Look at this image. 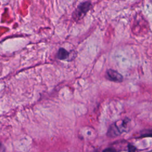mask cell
<instances>
[{
  "instance_id": "52a82bcc",
  "label": "cell",
  "mask_w": 152,
  "mask_h": 152,
  "mask_svg": "<svg viewBox=\"0 0 152 152\" xmlns=\"http://www.w3.org/2000/svg\"><path fill=\"white\" fill-rule=\"evenodd\" d=\"M5 150V148L4 145L0 143V152H4Z\"/></svg>"
},
{
  "instance_id": "8992f818",
  "label": "cell",
  "mask_w": 152,
  "mask_h": 152,
  "mask_svg": "<svg viewBox=\"0 0 152 152\" xmlns=\"http://www.w3.org/2000/svg\"><path fill=\"white\" fill-rule=\"evenodd\" d=\"M128 150H129V152H135V148L133 145H128Z\"/></svg>"
},
{
  "instance_id": "3957f363",
  "label": "cell",
  "mask_w": 152,
  "mask_h": 152,
  "mask_svg": "<svg viewBox=\"0 0 152 152\" xmlns=\"http://www.w3.org/2000/svg\"><path fill=\"white\" fill-rule=\"evenodd\" d=\"M121 132L122 131L120 129L119 126H118L116 124H113L109 127L107 134L109 137H114L119 135Z\"/></svg>"
},
{
  "instance_id": "277c9868",
  "label": "cell",
  "mask_w": 152,
  "mask_h": 152,
  "mask_svg": "<svg viewBox=\"0 0 152 152\" xmlns=\"http://www.w3.org/2000/svg\"><path fill=\"white\" fill-rule=\"evenodd\" d=\"M71 52L63 48H60L56 53V58L59 60H65L69 58Z\"/></svg>"
},
{
  "instance_id": "6da1fadb",
  "label": "cell",
  "mask_w": 152,
  "mask_h": 152,
  "mask_svg": "<svg viewBox=\"0 0 152 152\" xmlns=\"http://www.w3.org/2000/svg\"><path fill=\"white\" fill-rule=\"evenodd\" d=\"M91 7L92 4L90 1H84L79 4L72 13V18L73 20L77 23L83 20Z\"/></svg>"
},
{
  "instance_id": "5b68a950",
  "label": "cell",
  "mask_w": 152,
  "mask_h": 152,
  "mask_svg": "<svg viewBox=\"0 0 152 152\" xmlns=\"http://www.w3.org/2000/svg\"><path fill=\"white\" fill-rule=\"evenodd\" d=\"M103 152H117L116 150L113 148H107L103 151Z\"/></svg>"
},
{
  "instance_id": "7a4b0ae2",
  "label": "cell",
  "mask_w": 152,
  "mask_h": 152,
  "mask_svg": "<svg viewBox=\"0 0 152 152\" xmlns=\"http://www.w3.org/2000/svg\"><path fill=\"white\" fill-rule=\"evenodd\" d=\"M106 75L109 80L114 82H122L123 81L122 75L118 71L109 69L106 72Z\"/></svg>"
}]
</instances>
